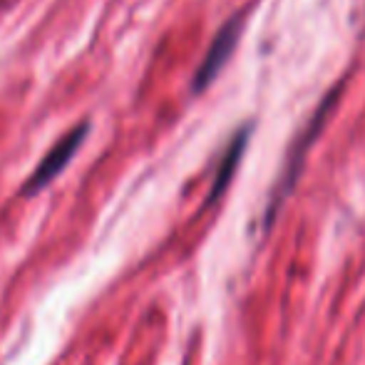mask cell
I'll use <instances>...</instances> for the list:
<instances>
[{"mask_svg": "<svg viewBox=\"0 0 365 365\" xmlns=\"http://www.w3.org/2000/svg\"><path fill=\"white\" fill-rule=\"evenodd\" d=\"M87 135H90V122L87 120L73 127L70 132H65V135L48 149V154L40 159V164L33 169V174H30L28 182L23 184L20 194H23V197H33L40 189L48 187L55 177H60V174L65 172V167L73 162L75 154L80 152V147L85 145Z\"/></svg>", "mask_w": 365, "mask_h": 365, "instance_id": "2", "label": "cell"}, {"mask_svg": "<svg viewBox=\"0 0 365 365\" xmlns=\"http://www.w3.org/2000/svg\"><path fill=\"white\" fill-rule=\"evenodd\" d=\"M338 90H341V87H333V90L328 92L326 100L318 105V110L313 112V117L308 120L306 130H303L301 135H298V140L293 142V147H291V152H289V159H286V167H284V172H281V179L276 182L274 194H271V199H269V207H266V226L274 224V219H276V214H279L281 204L286 202V197L291 194V189L296 187L298 174H301V169H303V162H306L308 149H311V145L316 142L318 132H321V127L326 125L331 110L336 107Z\"/></svg>", "mask_w": 365, "mask_h": 365, "instance_id": "1", "label": "cell"}, {"mask_svg": "<svg viewBox=\"0 0 365 365\" xmlns=\"http://www.w3.org/2000/svg\"><path fill=\"white\" fill-rule=\"evenodd\" d=\"M241 30H244V13H234L224 25L219 28V33L214 35L212 45H209L207 55H204L202 65L197 68L194 73V82H192V90L197 92H204L214 80L219 77V73L224 70V65L231 60L234 55L236 45L241 40Z\"/></svg>", "mask_w": 365, "mask_h": 365, "instance_id": "3", "label": "cell"}, {"mask_svg": "<svg viewBox=\"0 0 365 365\" xmlns=\"http://www.w3.org/2000/svg\"><path fill=\"white\" fill-rule=\"evenodd\" d=\"M249 137H251V125L241 127V130L231 137L229 147L224 149V157H221V162H219L217 177H214V184H212V192H209L207 204H214L221 194L229 189L231 179H234L236 169H239L241 157H244V149H246V145H249Z\"/></svg>", "mask_w": 365, "mask_h": 365, "instance_id": "4", "label": "cell"}]
</instances>
